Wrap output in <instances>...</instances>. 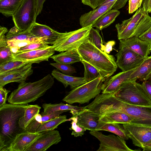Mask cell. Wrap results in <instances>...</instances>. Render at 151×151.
Instances as JSON below:
<instances>
[{"label": "cell", "instance_id": "cell-19", "mask_svg": "<svg viewBox=\"0 0 151 151\" xmlns=\"http://www.w3.org/2000/svg\"><path fill=\"white\" fill-rule=\"evenodd\" d=\"M115 2V1L107 3L82 15L79 19L82 27L93 25L101 17L112 9Z\"/></svg>", "mask_w": 151, "mask_h": 151}, {"label": "cell", "instance_id": "cell-25", "mask_svg": "<svg viewBox=\"0 0 151 151\" xmlns=\"http://www.w3.org/2000/svg\"><path fill=\"white\" fill-rule=\"evenodd\" d=\"M51 58L56 62L70 65L82 60L78 49L62 52L58 54L52 55Z\"/></svg>", "mask_w": 151, "mask_h": 151}, {"label": "cell", "instance_id": "cell-39", "mask_svg": "<svg viewBox=\"0 0 151 151\" xmlns=\"http://www.w3.org/2000/svg\"><path fill=\"white\" fill-rule=\"evenodd\" d=\"M42 118L41 114H37L23 132L36 133L39 126L43 123Z\"/></svg>", "mask_w": 151, "mask_h": 151}, {"label": "cell", "instance_id": "cell-42", "mask_svg": "<svg viewBox=\"0 0 151 151\" xmlns=\"http://www.w3.org/2000/svg\"><path fill=\"white\" fill-rule=\"evenodd\" d=\"M143 0H129V13L131 14L140 7Z\"/></svg>", "mask_w": 151, "mask_h": 151}, {"label": "cell", "instance_id": "cell-38", "mask_svg": "<svg viewBox=\"0 0 151 151\" xmlns=\"http://www.w3.org/2000/svg\"><path fill=\"white\" fill-rule=\"evenodd\" d=\"M50 65L66 75L71 76L76 73L75 68L70 64L56 62L50 63Z\"/></svg>", "mask_w": 151, "mask_h": 151}, {"label": "cell", "instance_id": "cell-3", "mask_svg": "<svg viewBox=\"0 0 151 151\" xmlns=\"http://www.w3.org/2000/svg\"><path fill=\"white\" fill-rule=\"evenodd\" d=\"M54 82V77L49 74L33 83L25 81L20 83L9 96L8 102L15 105H26L33 102L44 95Z\"/></svg>", "mask_w": 151, "mask_h": 151}, {"label": "cell", "instance_id": "cell-36", "mask_svg": "<svg viewBox=\"0 0 151 151\" xmlns=\"http://www.w3.org/2000/svg\"><path fill=\"white\" fill-rule=\"evenodd\" d=\"M72 120L71 122V126L70 129L73 130L71 134L72 135L75 137L82 136L83 135L86 129L83 127L77 124V117L76 116H73L68 121Z\"/></svg>", "mask_w": 151, "mask_h": 151}, {"label": "cell", "instance_id": "cell-17", "mask_svg": "<svg viewBox=\"0 0 151 151\" xmlns=\"http://www.w3.org/2000/svg\"><path fill=\"white\" fill-rule=\"evenodd\" d=\"M137 68L129 70L122 71L109 77L102 84V93H110L115 92L122 83L130 80L131 74Z\"/></svg>", "mask_w": 151, "mask_h": 151}, {"label": "cell", "instance_id": "cell-31", "mask_svg": "<svg viewBox=\"0 0 151 151\" xmlns=\"http://www.w3.org/2000/svg\"><path fill=\"white\" fill-rule=\"evenodd\" d=\"M66 115L59 116L42 123L37 129L36 132L54 130L61 123L67 121Z\"/></svg>", "mask_w": 151, "mask_h": 151}, {"label": "cell", "instance_id": "cell-45", "mask_svg": "<svg viewBox=\"0 0 151 151\" xmlns=\"http://www.w3.org/2000/svg\"><path fill=\"white\" fill-rule=\"evenodd\" d=\"M68 111H61L54 112L50 114L42 116V123L49 120L56 116H58L63 112Z\"/></svg>", "mask_w": 151, "mask_h": 151}, {"label": "cell", "instance_id": "cell-9", "mask_svg": "<svg viewBox=\"0 0 151 151\" xmlns=\"http://www.w3.org/2000/svg\"><path fill=\"white\" fill-rule=\"evenodd\" d=\"M90 134L96 138L100 142L97 151H135L126 145L125 140L114 134L105 135L99 131H90Z\"/></svg>", "mask_w": 151, "mask_h": 151}, {"label": "cell", "instance_id": "cell-2", "mask_svg": "<svg viewBox=\"0 0 151 151\" xmlns=\"http://www.w3.org/2000/svg\"><path fill=\"white\" fill-rule=\"evenodd\" d=\"M82 60L88 62L99 72L104 81L116 71L118 67L113 55L100 50L88 39L78 48Z\"/></svg>", "mask_w": 151, "mask_h": 151}, {"label": "cell", "instance_id": "cell-21", "mask_svg": "<svg viewBox=\"0 0 151 151\" xmlns=\"http://www.w3.org/2000/svg\"><path fill=\"white\" fill-rule=\"evenodd\" d=\"M99 123H113L123 124H131L133 119L126 114L119 111H109L100 114Z\"/></svg>", "mask_w": 151, "mask_h": 151}, {"label": "cell", "instance_id": "cell-4", "mask_svg": "<svg viewBox=\"0 0 151 151\" xmlns=\"http://www.w3.org/2000/svg\"><path fill=\"white\" fill-rule=\"evenodd\" d=\"M151 26V17L140 7L130 18L116 24L118 40L138 37Z\"/></svg>", "mask_w": 151, "mask_h": 151}, {"label": "cell", "instance_id": "cell-6", "mask_svg": "<svg viewBox=\"0 0 151 151\" xmlns=\"http://www.w3.org/2000/svg\"><path fill=\"white\" fill-rule=\"evenodd\" d=\"M102 82L101 77L87 82L73 89L63 101L69 104L88 103L100 94L102 91Z\"/></svg>", "mask_w": 151, "mask_h": 151}, {"label": "cell", "instance_id": "cell-11", "mask_svg": "<svg viewBox=\"0 0 151 151\" xmlns=\"http://www.w3.org/2000/svg\"><path fill=\"white\" fill-rule=\"evenodd\" d=\"M117 67L122 71L131 70L139 66L145 58L131 50L125 47L119 48L116 55Z\"/></svg>", "mask_w": 151, "mask_h": 151}, {"label": "cell", "instance_id": "cell-49", "mask_svg": "<svg viewBox=\"0 0 151 151\" xmlns=\"http://www.w3.org/2000/svg\"><path fill=\"white\" fill-rule=\"evenodd\" d=\"M142 8L148 13H151V0H143Z\"/></svg>", "mask_w": 151, "mask_h": 151}, {"label": "cell", "instance_id": "cell-5", "mask_svg": "<svg viewBox=\"0 0 151 151\" xmlns=\"http://www.w3.org/2000/svg\"><path fill=\"white\" fill-rule=\"evenodd\" d=\"M134 80L122 83L114 95L122 101L133 105L151 106L150 99L142 84Z\"/></svg>", "mask_w": 151, "mask_h": 151}, {"label": "cell", "instance_id": "cell-33", "mask_svg": "<svg viewBox=\"0 0 151 151\" xmlns=\"http://www.w3.org/2000/svg\"><path fill=\"white\" fill-rule=\"evenodd\" d=\"M13 58L12 53L7 44L6 38H0V64Z\"/></svg>", "mask_w": 151, "mask_h": 151}, {"label": "cell", "instance_id": "cell-7", "mask_svg": "<svg viewBox=\"0 0 151 151\" xmlns=\"http://www.w3.org/2000/svg\"><path fill=\"white\" fill-rule=\"evenodd\" d=\"M92 25L82 27L74 31L60 33L52 45L55 50L64 52L78 49L87 40Z\"/></svg>", "mask_w": 151, "mask_h": 151}, {"label": "cell", "instance_id": "cell-20", "mask_svg": "<svg viewBox=\"0 0 151 151\" xmlns=\"http://www.w3.org/2000/svg\"><path fill=\"white\" fill-rule=\"evenodd\" d=\"M29 32L38 38H44L49 44L53 45L59 35L58 32L49 27L35 22L28 29Z\"/></svg>", "mask_w": 151, "mask_h": 151}, {"label": "cell", "instance_id": "cell-15", "mask_svg": "<svg viewBox=\"0 0 151 151\" xmlns=\"http://www.w3.org/2000/svg\"><path fill=\"white\" fill-rule=\"evenodd\" d=\"M23 132L17 134L4 151H25V150L42 134Z\"/></svg>", "mask_w": 151, "mask_h": 151}, {"label": "cell", "instance_id": "cell-50", "mask_svg": "<svg viewBox=\"0 0 151 151\" xmlns=\"http://www.w3.org/2000/svg\"><path fill=\"white\" fill-rule=\"evenodd\" d=\"M115 42L114 41H111L106 43L104 45V51L109 54L112 50L113 47L115 45Z\"/></svg>", "mask_w": 151, "mask_h": 151}, {"label": "cell", "instance_id": "cell-23", "mask_svg": "<svg viewBox=\"0 0 151 151\" xmlns=\"http://www.w3.org/2000/svg\"><path fill=\"white\" fill-rule=\"evenodd\" d=\"M42 106L44 110L41 113L42 116L56 111L64 110L70 111V112L73 116L86 108V106L79 107L63 103L53 104L45 103L42 105Z\"/></svg>", "mask_w": 151, "mask_h": 151}, {"label": "cell", "instance_id": "cell-40", "mask_svg": "<svg viewBox=\"0 0 151 151\" xmlns=\"http://www.w3.org/2000/svg\"><path fill=\"white\" fill-rule=\"evenodd\" d=\"M36 41H31L26 40H7V43L8 46L10 47H17L19 49L21 47L26 46L31 43Z\"/></svg>", "mask_w": 151, "mask_h": 151}, {"label": "cell", "instance_id": "cell-10", "mask_svg": "<svg viewBox=\"0 0 151 151\" xmlns=\"http://www.w3.org/2000/svg\"><path fill=\"white\" fill-rule=\"evenodd\" d=\"M123 125L135 146L142 148L144 145L151 143V127L129 123Z\"/></svg>", "mask_w": 151, "mask_h": 151}, {"label": "cell", "instance_id": "cell-16", "mask_svg": "<svg viewBox=\"0 0 151 151\" xmlns=\"http://www.w3.org/2000/svg\"><path fill=\"white\" fill-rule=\"evenodd\" d=\"M151 44L141 40L138 37H133L127 39L120 40L119 48H127L145 58L151 52Z\"/></svg>", "mask_w": 151, "mask_h": 151}, {"label": "cell", "instance_id": "cell-46", "mask_svg": "<svg viewBox=\"0 0 151 151\" xmlns=\"http://www.w3.org/2000/svg\"><path fill=\"white\" fill-rule=\"evenodd\" d=\"M100 0H81V1L83 4L89 6L93 9H94L99 6Z\"/></svg>", "mask_w": 151, "mask_h": 151}, {"label": "cell", "instance_id": "cell-52", "mask_svg": "<svg viewBox=\"0 0 151 151\" xmlns=\"http://www.w3.org/2000/svg\"><path fill=\"white\" fill-rule=\"evenodd\" d=\"M150 50L151 51V46H150Z\"/></svg>", "mask_w": 151, "mask_h": 151}, {"label": "cell", "instance_id": "cell-18", "mask_svg": "<svg viewBox=\"0 0 151 151\" xmlns=\"http://www.w3.org/2000/svg\"><path fill=\"white\" fill-rule=\"evenodd\" d=\"M73 116L77 117V124L86 130L95 131L99 124L100 115L85 108Z\"/></svg>", "mask_w": 151, "mask_h": 151}, {"label": "cell", "instance_id": "cell-30", "mask_svg": "<svg viewBox=\"0 0 151 151\" xmlns=\"http://www.w3.org/2000/svg\"><path fill=\"white\" fill-rule=\"evenodd\" d=\"M22 0H0V12L6 17H12Z\"/></svg>", "mask_w": 151, "mask_h": 151}, {"label": "cell", "instance_id": "cell-22", "mask_svg": "<svg viewBox=\"0 0 151 151\" xmlns=\"http://www.w3.org/2000/svg\"><path fill=\"white\" fill-rule=\"evenodd\" d=\"M151 79V55L145 58L131 74L130 80L144 81Z\"/></svg>", "mask_w": 151, "mask_h": 151}, {"label": "cell", "instance_id": "cell-35", "mask_svg": "<svg viewBox=\"0 0 151 151\" xmlns=\"http://www.w3.org/2000/svg\"><path fill=\"white\" fill-rule=\"evenodd\" d=\"M88 39L96 47L104 51V46L103 45L102 38L99 30L92 27L90 31Z\"/></svg>", "mask_w": 151, "mask_h": 151}, {"label": "cell", "instance_id": "cell-51", "mask_svg": "<svg viewBox=\"0 0 151 151\" xmlns=\"http://www.w3.org/2000/svg\"><path fill=\"white\" fill-rule=\"evenodd\" d=\"M142 148L143 151H151V143L144 145Z\"/></svg>", "mask_w": 151, "mask_h": 151}, {"label": "cell", "instance_id": "cell-34", "mask_svg": "<svg viewBox=\"0 0 151 151\" xmlns=\"http://www.w3.org/2000/svg\"><path fill=\"white\" fill-rule=\"evenodd\" d=\"M81 62L84 67L83 77L86 83L101 77L99 72L93 66L84 60H82Z\"/></svg>", "mask_w": 151, "mask_h": 151}, {"label": "cell", "instance_id": "cell-26", "mask_svg": "<svg viewBox=\"0 0 151 151\" xmlns=\"http://www.w3.org/2000/svg\"><path fill=\"white\" fill-rule=\"evenodd\" d=\"M7 40H19L37 41L46 40L44 38H38L30 33L28 29L21 31L14 26L8 32L6 36Z\"/></svg>", "mask_w": 151, "mask_h": 151}, {"label": "cell", "instance_id": "cell-24", "mask_svg": "<svg viewBox=\"0 0 151 151\" xmlns=\"http://www.w3.org/2000/svg\"><path fill=\"white\" fill-rule=\"evenodd\" d=\"M51 75L58 81L62 83L65 88L69 86L72 89L86 83L83 77H76L66 75L56 69L52 71Z\"/></svg>", "mask_w": 151, "mask_h": 151}, {"label": "cell", "instance_id": "cell-48", "mask_svg": "<svg viewBox=\"0 0 151 151\" xmlns=\"http://www.w3.org/2000/svg\"><path fill=\"white\" fill-rule=\"evenodd\" d=\"M46 0H36V17L40 14L43 9L44 3Z\"/></svg>", "mask_w": 151, "mask_h": 151}, {"label": "cell", "instance_id": "cell-8", "mask_svg": "<svg viewBox=\"0 0 151 151\" xmlns=\"http://www.w3.org/2000/svg\"><path fill=\"white\" fill-rule=\"evenodd\" d=\"M36 0H22L12 17L16 26L21 31L29 29L36 22Z\"/></svg>", "mask_w": 151, "mask_h": 151}, {"label": "cell", "instance_id": "cell-28", "mask_svg": "<svg viewBox=\"0 0 151 151\" xmlns=\"http://www.w3.org/2000/svg\"><path fill=\"white\" fill-rule=\"evenodd\" d=\"M113 123H99L96 131L104 130L113 133L125 140L129 139L123 124Z\"/></svg>", "mask_w": 151, "mask_h": 151}, {"label": "cell", "instance_id": "cell-13", "mask_svg": "<svg viewBox=\"0 0 151 151\" xmlns=\"http://www.w3.org/2000/svg\"><path fill=\"white\" fill-rule=\"evenodd\" d=\"M61 140V136L58 130L44 131L25 151H45L52 145L58 144Z\"/></svg>", "mask_w": 151, "mask_h": 151}, {"label": "cell", "instance_id": "cell-14", "mask_svg": "<svg viewBox=\"0 0 151 151\" xmlns=\"http://www.w3.org/2000/svg\"><path fill=\"white\" fill-rule=\"evenodd\" d=\"M32 64H29L18 69L0 75V87L11 82H25L33 73Z\"/></svg>", "mask_w": 151, "mask_h": 151}, {"label": "cell", "instance_id": "cell-27", "mask_svg": "<svg viewBox=\"0 0 151 151\" xmlns=\"http://www.w3.org/2000/svg\"><path fill=\"white\" fill-rule=\"evenodd\" d=\"M120 13L118 10L113 9L109 10L97 20L92 27H95L99 30L106 28L115 21Z\"/></svg>", "mask_w": 151, "mask_h": 151}, {"label": "cell", "instance_id": "cell-12", "mask_svg": "<svg viewBox=\"0 0 151 151\" xmlns=\"http://www.w3.org/2000/svg\"><path fill=\"white\" fill-rule=\"evenodd\" d=\"M55 51L52 45L42 49L18 52L13 54V60L28 62L32 64L39 63L43 61H48Z\"/></svg>", "mask_w": 151, "mask_h": 151}, {"label": "cell", "instance_id": "cell-47", "mask_svg": "<svg viewBox=\"0 0 151 151\" xmlns=\"http://www.w3.org/2000/svg\"><path fill=\"white\" fill-rule=\"evenodd\" d=\"M142 84L145 88L151 100V79L143 81Z\"/></svg>", "mask_w": 151, "mask_h": 151}, {"label": "cell", "instance_id": "cell-41", "mask_svg": "<svg viewBox=\"0 0 151 151\" xmlns=\"http://www.w3.org/2000/svg\"><path fill=\"white\" fill-rule=\"evenodd\" d=\"M128 0H100L99 6L111 2L115 1H116V2L113 6L112 9L118 10L124 7L125 6Z\"/></svg>", "mask_w": 151, "mask_h": 151}, {"label": "cell", "instance_id": "cell-43", "mask_svg": "<svg viewBox=\"0 0 151 151\" xmlns=\"http://www.w3.org/2000/svg\"><path fill=\"white\" fill-rule=\"evenodd\" d=\"M10 91L3 87H0V107L6 104L8 94Z\"/></svg>", "mask_w": 151, "mask_h": 151}, {"label": "cell", "instance_id": "cell-1", "mask_svg": "<svg viewBox=\"0 0 151 151\" xmlns=\"http://www.w3.org/2000/svg\"><path fill=\"white\" fill-rule=\"evenodd\" d=\"M27 106L6 104L0 107V151H4L16 136L23 132L19 125Z\"/></svg>", "mask_w": 151, "mask_h": 151}, {"label": "cell", "instance_id": "cell-37", "mask_svg": "<svg viewBox=\"0 0 151 151\" xmlns=\"http://www.w3.org/2000/svg\"><path fill=\"white\" fill-rule=\"evenodd\" d=\"M48 45L47 42L44 40L38 41L20 48L18 52L26 51L45 48L49 47L50 45Z\"/></svg>", "mask_w": 151, "mask_h": 151}, {"label": "cell", "instance_id": "cell-29", "mask_svg": "<svg viewBox=\"0 0 151 151\" xmlns=\"http://www.w3.org/2000/svg\"><path fill=\"white\" fill-rule=\"evenodd\" d=\"M41 109V107L38 105L27 104L24 114L19 121L20 127L23 131L35 116L39 113Z\"/></svg>", "mask_w": 151, "mask_h": 151}, {"label": "cell", "instance_id": "cell-44", "mask_svg": "<svg viewBox=\"0 0 151 151\" xmlns=\"http://www.w3.org/2000/svg\"><path fill=\"white\" fill-rule=\"evenodd\" d=\"M138 37L141 40L151 44V26Z\"/></svg>", "mask_w": 151, "mask_h": 151}, {"label": "cell", "instance_id": "cell-32", "mask_svg": "<svg viewBox=\"0 0 151 151\" xmlns=\"http://www.w3.org/2000/svg\"><path fill=\"white\" fill-rule=\"evenodd\" d=\"M30 63L13 59L9 60L0 64V75L18 69Z\"/></svg>", "mask_w": 151, "mask_h": 151}]
</instances>
